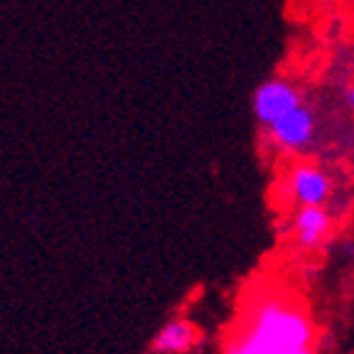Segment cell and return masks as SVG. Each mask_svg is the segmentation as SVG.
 Here are the masks:
<instances>
[{
    "label": "cell",
    "mask_w": 354,
    "mask_h": 354,
    "mask_svg": "<svg viewBox=\"0 0 354 354\" xmlns=\"http://www.w3.org/2000/svg\"><path fill=\"white\" fill-rule=\"evenodd\" d=\"M261 140L281 158H303L317 140V113L308 104L295 106L286 116L261 128Z\"/></svg>",
    "instance_id": "cell-3"
},
{
    "label": "cell",
    "mask_w": 354,
    "mask_h": 354,
    "mask_svg": "<svg viewBox=\"0 0 354 354\" xmlns=\"http://www.w3.org/2000/svg\"><path fill=\"white\" fill-rule=\"evenodd\" d=\"M232 335L249 354H298L317 342L315 322L305 305L273 290L246 303Z\"/></svg>",
    "instance_id": "cell-1"
},
{
    "label": "cell",
    "mask_w": 354,
    "mask_h": 354,
    "mask_svg": "<svg viewBox=\"0 0 354 354\" xmlns=\"http://www.w3.org/2000/svg\"><path fill=\"white\" fill-rule=\"evenodd\" d=\"M335 224L337 219L327 207H295L288 216V236L295 249L313 254L332 236Z\"/></svg>",
    "instance_id": "cell-5"
},
{
    "label": "cell",
    "mask_w": 354,
    "mask_h": 354,
    "mask_svg": "<svg viewBox=\"0 0 354 354\" xmlns=\"http://www.w3.org/2000/svg\"><path fill=\"white\" fill-rule=\"evenodd\" d=\"M344 104H347V109L354 113V84H349V86L344 88Z\"/></svg>",
    "instance_id": "cell-9"
},
{
    "label": "cell",
    "mask_w": 354,
    "mask_h": 354,
    "mask_svg": "<svg viewBox=\"0 0 354 354\" xmlns=\"http://www.w3.org/2000/svg\"><path fill=\"white\" fill-rule=\"evenodd\" d=\"M298 354H317V352H315V347H308V349H303V352H298Z\"/></svg>",
    "instance_id": "cell-11"
},
{
    "label": "cell",
    "mask_w": 354,
    "mask_h": 354,
    "mask_svg": "<svg viewBox=\"0 0 354 354\" xmlns=\"http://www.w3.org/2000/svg\"><path fill=\"white\" fill-rule=\"evenodd\" d=\"M344 6H354V0H342Z\"/></svg>",
    "instance_id": "cell-12"
},
{
    "label": "cell",
    "mask_w": 354,
    "mask_h": 354,
    "mask_svg": "<svg viewBox=\"0 0 354 354\" xmlns=\"http://www.w3.org/2000/svg\"><path fill=\"white\" fill-rule=\"evenodd\" d=\"M202 347V332L189 317H172L155 332L148 354H194Z\"/></svg>",
    "instance_id": "cell-6"
},
{
    "label": "cell",
    "mask_w": 354,
    "mask_h": 354,
    "mask_svg": "<svg viewBox=\"0 0 354 354\" xmlns=\"http://www.w3.org/2000/svg\"><path fill=\"white\" fill-rule=\"evenodd\" d=\"M303 104V94L290 79L271 77L259 84L251 99V109H254V118L259 121L261 128L271 126L281 116H286L288 111H293L295 106Z\"/></svg>",
    "instance_id": "cell-4"
},
{
    "label": "cell",
    "mask_w": 354,
    "mask_h": 354,
    "mask_svg": "<svg viewBox=\"0 0 354 354\" xmlns=\"http://www.w3.org/2000/svg\"><path fill=\"white\" fill-rule=\"evenodd\" d=\"M221 354H249V352H246V349H243V344L234 337L232 332H229L227 337H224V342H221Z\"/></svg>",
    "instance_id": "cell-7"
},
{
    "label": "cell",
    "mask_w": 354,
    "mask_h": 354,
    "mask_svg": "<svg viewBox=\"0 0 354 354\" xmlns=\"http://www.w3.org/2000/svg\"><path fill=\"white\" fill-rule=\"evenodd\" d=\"M347 66H349V69H354V39L349 42V47H347Z\"/></svg>",
    "instance_id": "cell-10"
},
{
    "label": "cell",
    "mask_w": 354,
    "mask_h": 354,
    "mask_svg": "<svg viewBox=\"0 0 354 354\" xmlns=\"http://www.w3.org/2000/svg\"><path fill=\"white\" fill-rule=\"evenodd\" d=\"M337 189L332 172L308 155L293 158L276 180V199L288 209L295 207H327Z\"/></svg>",
    "instance_id": "cell-2"
},
{
    "label": "cell",
    "mask_w": 354,
    "mask_h": 354,
    "mask_svg": "<svg viewBox=\"0 0 354 354\" xmlns=\"http://www.w3.org/2000/svg\"><path fill=\"white\" fill-rule=\"evenodd\" d=\"M310 8H317V10H332V8H337L342 0H305Z\"/></svg>",
    "instance_id": "cell-8"
},
{
    "label": "cell",
    "mask_w": 354,
    "mask_h": 354,
    "mask_svg": "<svg viewBox=\"0 0 354 354\" xmlns=\"http://www.w3.org/2000/svg\"><path fill=\"white\" fill-rule=\"evenodd\" d=\"M194 354H197V352H194Z\"/></svg>",
    "instance_id": "cell-13"
}]
</instances>
